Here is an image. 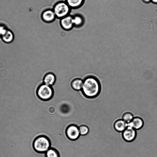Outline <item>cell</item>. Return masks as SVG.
Here are the masks:
<instances>
[{
  "label": "cell",
  "instance_id": "obj_1",
  "mask_svg": "<svg viewBox=\"0 0 157 157\" xmlns=\"http://www.w3.org/2000/svg\"><path fill=\"white\" fill-rule=\"evenodd\" d=\"M83 80V85L81 90L82 95L88 99L97 97L101 92V86L98 79L93 75H88Z\"/></svg>",
  "mask_w": 157,
  "mask_h": 157
},
{
  "label": "cell",
  "instance_id": "obj_2",
  "mask_svg": "<svg viewBox=\"0 0 157 157\" xmlns=\"http://www.w3.org/2000/svg\"><path fill=\"white\" fill-rule=\"evenodd\" d=\"M51 141L49 138L44 135L37 136L33 144L34 150L38 153H45L51 147Z\"/></svg>",
  "mask_w": 157,
  "mask_h": 157
},
{
  "label": "cell",
  "instance_id": "obj_3",
  "mask_svg": "<svg viewBox=\"0 0 157 157\" xmlns=\"http://www.w3.org/2000/svg\"><path fill=\"white\" fill-rule=\"evenodd\" d=\"M54 94L52 86L47 85L42 82L38 86L36 90V94L40 100L47 101L51 99Z\"/></svg>",
  "mask_w": 157,
  "mask_h": 157
},
{
  "label": "cell",
  "instance_id": "obj_4",
  "mask_svg": "<svg viewBox=\"0 0 157 157\" xmlns=\"http://www.w3.org/2000/svg\"><path fill=\"white\" fill-rule=\"evenodd\" d=\"M71 9L66 2L60 1L55 5L53 10L56 17L61 19L69 15Z\"/></svg>",
  "mask_w": 157,
  "mask_h": 157
},
{
  "label": "cell",
  "instance_id": "obj_5",
  "mask_svg": "<svg viewBox=\"0 0 157 157\" xmlns=\"http://www.w3.org/2000/svg\"><path fill=\"white\" fill-rule=\"evenodd\" d=\"M65 133L66 137L71 140H76L80 136L78 126L74 124L67 126Z\"/></svg>",
  "mask_w": 157,
  "mask_h": 157
},
{
  "label": "cell",
  "instance_id": "obj_6",
  "mask_svg": "<svg viewBox=\"0 0 157 157\" xmlns=\"http://www.w3.org/2000/svg\"><path fill=\"white\" fill-rule=\"evenodd\" d=\"M124 139L126 141L130 142L134 140L136 136V130L132 127L128 126L122 132Z\"/></svg>",
  "mask_w": 157,
  "mask_h": 157
},
{
  "label": "cell",
  "instance_id": "obj_7",
  "mask_svg": "<svg viewBox=\"0 0 157 157\" xmlns=\"http://www.w3.org/2000/svg\"><path fill=\"white\" fill-rule=\"evenodd\" d=\"M60 24L63 29L66 30L71 29L74 26L73 16L68 15L60 19Z\"/></svg>",
  "mask_w": 157,
  "mask_h": 157
},
{
  "label": "cell",
  "instance_id": "obj_8",
  "mask_svg": "<svg viewBox=\"0 0 157 157\" xmlns=\"http://www.w3.org/2000/svg\"><path fill=\"white\" fill-rule=\"evenodd\" d=\"M41 17L44 21L50 22L53 21L56 17L53 10L48 9L42 12Z\"/></svg>",
  "mask_w": 157,
  "mask_h": 157
},
{
  "label": "cell",
  "instance_id": "obj_9",
  "mask_svg": "<svg viewBox=\"0 0 157 157\" xmlns=\"http://www.w3.org/2000/svg\"><path fill=\"white\" fill-rule=\"evenodd\" d=\"M56 76L52 72L47 73L44 76L43 83L47 85L52 86L56 82Z\"/></svg>",
  "mask_w": 157,
  "mask_h": 157
},
{
  "label": "cell",
  "instance_id": "obj_10",
  "mask_svg": "<svg viewBox=\"0 0 157 157\" xmlns=\"http://www.w3.org/2000/svg\"><path fill=\"white\" fill-rule=\"evenodd\" d=\"M83 80L79 78H73L71 81L70 85L71 88L75 90H81L83 85Z\"/></svg>",
  "mask_w": 157,
  "mask_h": 157
},
{
  "label": "cell",
  "instance_id": "obj_11",
  "mask_svg": "<svg viewBox=\"0 0 157 157\" xmlns=\"http://www.w3.org/2000/svg\"><path fill=\"white\" fill-rule=\"evenodd\" d=\"M144 122L143 120L139 117H134L132 120L128 124V126H129L135 130L140 129L143 127Z\"/></svg>",
  "mask_w": 157,
  "mask_h": 157
},
{
  "label": "cell",
  "instance_id": "obj_12",
  "mask_svg": "<svg viewBox=\"0 0 157 157\" xmlns=\"http://www.w3.org/2000/svg\"><path fill=\"white\" fill-rule=\"evenodd\" d=\"M1 37L3 42L6 43H9L13 41L14 35L11 31L7 29Z\"/></svg>",
  "mask_w": 157,
  "mask_h": 157
},
{
  "label": "cell",
  "instance_id": "obj_13",
  "mask_svg": "<svg viewBox=\"0 0 157 157\" xmlns=\"http://www.w3.org/2000/svg\"><path fill=\"white\" fill-rule=\"evenodd\" d=\"M128 126V124L124 120L120 119L116 121L114 124V127L117 131L123 132Z\"/></svg>",
  "mask_w": 157,
  "mask_h": 157
},
{
  "label": "cell",
  "instance_id": "obj_14",
  "mask_svg": "<svg viewBox=\"0 0 157 157\" xmlns=\"http://www.w3.org/2000/svg\"><path fill=\"white\" fill-rule=\"evenodd\" d=\"M84 0H66V2L71 9L77 8L83 4Z\"/></svg>",
  "mask_w": 157,
  "mask_h": 157
},
{
  "label": "cell",
  "instance_id": "obj_15",
  "mask_svg": "<svg viewBox=\"0 0 157 157\" xmlns=\"http://www.w3.org/2000/svg\"><path fill=\"white\" fill-rule=\"evenodd\" d=\"M73 22L74 26L79 27L83 24L84 19L81 15H76L73 16Z\"/></svg>",
  "mask_w": 157,
  "mask_h": 157
},
{
  "label": "cell",
  "instance_id": "obj_16",
  "mask_svg": "<svg viewBox=\"0 0 157 157\" xmlns=\"http://www.w3.org/2000/svg\"><path fill=\"white\" fill-rule=\"evenodd\" d=\"M45 157H59V153L56 148L51 147L45 153Z\"/></svg>",
  "mask_w": 157,
  "mask_h": 157
},
{
  "label": "cell",
  "instance_id": "obj_17",
  "mask_svg": "<svg viewBox=\"0 0 157 157\" xmlns=\"http://www.w3.org/2000/svg\"><path fill=\"white\" fill-rule=\"evenodd\" d=\"M78 127L80 136H84L89 133V129L87 125H81L79 126Z\"/></svg>",
  "mask_w": 157,
  "mask_h": 157
},
{
  "label": "cell",
  "instance_id": "obj_18",
  "mask_svg": "<svg viewBox=\"0 0 157 157\" xmlns=\"http://www.w3.org/2000/svg\"><path fill=\"white\" fill-rule=\"evenodd\" d=\"M134 118V116L132 113H126L123 115L122 119L128 124Z\"/></svg>",
  "mask_w": 157,
  "mask_h": 157
},
{
  "label": "cell",
  "instance_id": "obj_19",
  "mask_svg": "<svg viewBox=\"0 0 157 157\" xmlns=\"http://www.w3.org/2000/svg\"><path fill=\"white\" fill-rule=\"evenodd\" d=\"M6 29L4 27L0 26V36L3 34L6 30Z\"/></svg>",
  "mask_w": 157,
  "mask_h": 157
},
{
  "label": "cell",
  "instance_id": "obj_20",
  "mask_svg": "<svg viewBox=\"0 0 157 157\" xmlns=\"http://www.w3.org/2000/svg\"><path fill=\"white\" fill-rule=\"evenodd\" d=\"M152 2L154 3L157 4V0H151Z\"/></svg>",
  "mask_w": 157,
  "mask_h": 157
},
{
  "label": "cell",
  "instance_id": "obj_21",
  "mask_svg": "<svg viewBox=\"0 0 157 157\" xmlns=\"http://www.w3.org/2000/svg\"><path fill=\"white\" fill-rule=\"evenodd\" d=\"M144 2H149L150 1H151V0H143Z\"/></svg>",
  "mask_w": 157,
  "mask_h": 157
}]
</instances>
